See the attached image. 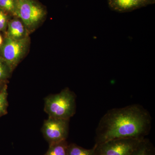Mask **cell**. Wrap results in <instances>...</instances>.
Wrapping results in <instances>:
<instances>
[{
    "label": "cell",
    "instance_id": "obj_1",
    "mask_svg": "<svg viewBox=\"0 0 155 155\" xmlns=\"http://www.w3.org/2000/svg\"><path fill=\"white\" fill-rule=\"evenodd\" d=\"M152 118L148 111L139 104L108 110L96 129L95 144L120 138H145L150 131Z\"/></svg>",
    "mask_w": 155,
    "mask_h": 155
},
{
    "label": "cell",
    "instance_id": "obj_2",
    "mask_svg": "<svg viewBox=\"0 0 155 155\" xmlns=\"http://www.w3.org/2000/svg\"><path fill=\"white\" fill-rule=\"evenodd\" d=\"M76 97L73 92L66 87L45 98L44 111L48 117L70 120L76 111Z\"/></svg>",
    "mask_w": 155,
    "mask_h": 155
},
{
    "label": "cell",
    "instance_id": "obj_3",
    "mask_svg": "<svg viewBox=\"0 0 155 155\" xmlns=\"http://www.w3.org/2000/svg\"><path fill=\"white\" fill-rule=\"evenodd\" d=\"M46 14L44 7L36 0H17L15 17L22 21L29 34L36 30Z\"/></svg>",
    "mask_w": 155,
    "mask_h": 155
},
{
    "label": "cell",
    "instance_id": "obj_4",
    "mask_svg": "<svg viewBox=\"0 0 155 155\" xmlns=\"http://www.w3.org/2000/svg\"><path fill=\"white\" fill-rule=\"evenodd\" d=\"M30 39L29 36L16 40L6 37L0 47V58L8 65L13 72L28 52Z\"/></svg>",
    "mask_w": 155,
    "mask_h": 155
},
{
    "label": "cell",
    "instance_id": "obj_5",
    "mask_svg": "<svg viewBox=\"0 0 155 155\" xmlns=\"http://www.w3.org/2000/svg\"><path fill=\"white\" fill-rule=\"evenodd\" d=\"M143 139H116L95 144V155H131Z\"/></svg>",
    "mask_w": 155,
    "mask_h": 155
},
{
    "label": "cell",
    "instance_id": "obj_6",
    "mask_svg": "<svg viewBox=\"0 0 155 155\" xmlns=\"http://www.w3.org/2000/svg\"><path fill=\"white\" fill-rule=\"evenodd\" d=\"M69 119L48 117L45 120L42 133L49 144L67 140L69 133Z\"/></svg>",
    "mask_w": 155,
    "mask_h": 155
},
{
    "label": "cell",
    "instance_id": "obj_7",
    "mask_svg": "<svg viewBox=\"0 0 155 155\" xmlns=\"http://www.w3.org/2000/svg\"><path fill=\"white\" fill-rule=\"evenodd\" d=\"M155 2V0H108L110 8L120 13L130 12Z\"/></svg>",
    "mask_w": 155,
    "mask_h": 155
},
{
    "label": "cell",
    "instance_id": "obj_8",
    "mask_svg": "<svg viewBox=\"0 0 155 155\" xmlns=\"http://www.w3.org/2000/svg\"><path fill=\"white\" fill-rule=\"evenodd\" d=\"M28 35L25 25L18 17H14L8 22L7 37L18 40L26 38Z\"/></svg>",
    "mask_w": 155,
    "mask_h": 155
},
{
    "label": "cell",
    "instance_id": "obj_9",
    "mask_svg": "<svg viewBox=\"0 0 155 155\" xmlns=\"http://www.w3.org/2000/svg\"><path fill=\"white\" fill-rule=\"evenodd\" d=\"M131 155H155L154 147L149 140L144 138Z\"/></svg>",
    "mask_w": 155,
    "mask_h": 155
},
{
    "label": "cell",
    "instance_id": "obj_10",
    "mask_svg": "<svg viewBox=\"0 0 155 155\" xmlns=\"http://www.w3.org/2000/svg\"><path fill=\"white\" fill-rule=\"evenodd\" d=\"M68 147L67 140L51 143L44 155H68Z\"/></svg>",
    "mask_w": 155,
    "mask_h": 155
},
{
    "label": "cell",
    "instance_id": "obj_11",
    "mask_svg": "<svg viewBox=\"0 0 155 155\" xmlns=\"http://www.w3.org/2000/svg\"><path fill=\"white\" fill-rule=\"evenodd\" d=\"M95 147L90 149H86L75 143L69 144L68 155H95Z\"/></svg>",
    "mask_w": 155,
    "mask_h": 155
},
{
    "label": "cell",
    "instance_id": "obj_12",
    "mask_svg": "<svg viewBox=\"0 0 155 155\" xmlns=\"http://www.w3.org/2000/svg\"><path fill=\"white\" fill-rule=\"evenodd\" d=\"M8 86L6 84L0 91V117L8 114Z\"/></svg>",
    "mask_w": 155,
    "mask_h": 155
},
{
    "label": "cell",
    "instance_id": "obj_13",
    "mask_svg": "<svg viewBox=\"0 0 155 155\" xmlns=\"http://www.w3.org/2000/svg\"><path fill=\"white\" fill-rule=\"evenodd\" d=\"M17 4V0H0V8L15 17Z\"/></svg>",
    "mask_w": 155,
    "mask_h": 155
},
{
    "label": "cell",
    "instance_id": "obj_14",
    "mask_svg": "<svg viewBox=\"0 0 155 155\" xmlns=\"http://www.w3.org/2000/svg\"><path fill=\"white\" fill-rule=\"evenodd\" d=\"M12 72L8 65L0 58V82H7V80L11 76Z\"/></svg>",
    "mask_w": 155,
    "mask_h": 155
},
{
    "label": "cell",
    "instance_id": "obj_15",
    "mask_svg": "<svg viewBox=\"0 0 155 155\" xmlns=\"http://www.w3.org/2000/svg\"><path fill=\"white\" fill-rule=\"evenodd\" d=\"M8 22L7 14L2 10H0V31L5 30L7 28Z\"/></svg>",
    "mask_w": 155,
    "mask_h": 155
},
{
    "label": "cell",
    "instance_id": "obj_16",
    "mask_svg": "<svg viewBox=\"0 0 155 155\" xmlns=\"http://www.w3.org/2000/svg\"><path fill=\"white\" fill-rule=\"evenodd\" d=\"M7 84V82H0V91L2 90L4 86Z\"/></svg>",
    "mask_w": 155,
    "mask_h": 155
},
{
    "label": "cell",
    "instance_id": "obj_17",
    "mask_svg": "<svg viewBox=\"0 0 155 155\" xmlns=\"http://www.w3.org/2000/svg\"><path fill=\"white\" fill-rule=\"evenodd\" d=\"M4 40H3L2 37L0 35V47L2 45Z\"/></svg>",
    "mask_w": 155,
    "mask_h": 155
}]
</instances>
